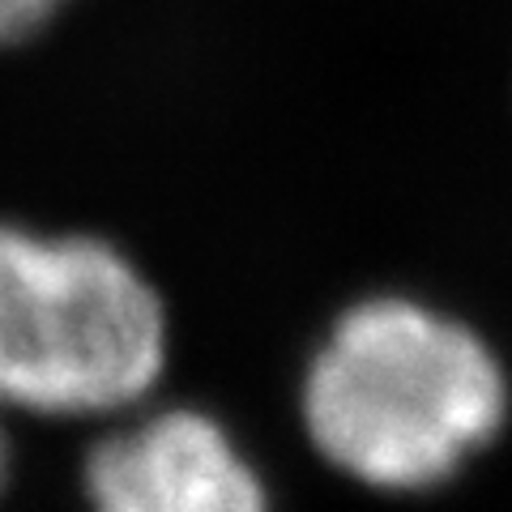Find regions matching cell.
Here are the masks:
<instances>
[{"label":"cell","mask_w":512,"mask_h":512,"mask_svg":"<svg viewBox=\"0 0 512 512\" xmlns=\"http://www.w3.org/2000/svg\"><path fill=\"white\" fill-rule=\"evenodd\" d=\"M508 402V372L483 333L410 295L350 303L299 393L316 453L389 495L457 478L504 431Z\"/></svg>","instance_id":"obj_1"},{"label":"cell","mask_w":512,"mask_h":512,"mask_svg":"<svg viewBox=\"0 0 512 512\" xmlns=\"http://www.w3.org/2000/svg\"><path fill=\"white\" fill-rule=\"evenodd\" d=\"M167 342L163 295L111 239L0 222V406L137 410L167 372Z\"/></svg>","instance_id":"obj_2"},{"label":"cell","mask_w":512,"mask_h":512,"mask_svg":"<svg viewBox=\"0 0 512 512\" xmlns=\"http://www.w3.org/2000/svg\"><path fill=\"white\" fill-rule=\"evenodd\" d=\"M90 512H269V491L214 414L163 406L94 440Z\"/></svg>","instance_id":"obj_3"},{"label":"cell","mask_w":512,"mask_h":512,"mask_svg":"<svg viewBox=\"0 0 512 512\" xmlns=\"http://www.w3.org/2000/svg\"><path fill=\"white\" fill-rule=\"evenodd\" d=\"M64 9V0H0V52L35 39Z\"/></svg>","instance_id":"obj_4"},{"label":"cell","mask_w":512,"mask_h":512,"mask_svg":"<svg viewBox=\"0 0 512 512\" xmlns=\"http://www.w3.org/2000/svg\"><path fill=\"white\" fill-rule=\"evenodd\" d=\"M5 478H9V440L0 431V487H5Z\"/></svg>","instance_id":"obj_5"}]
</instances>
